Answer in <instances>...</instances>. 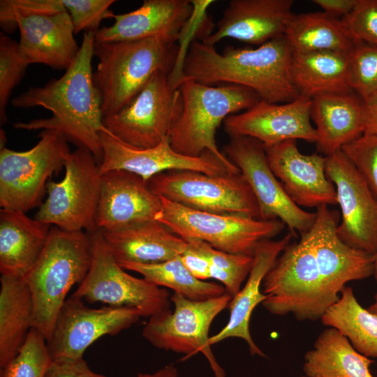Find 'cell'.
Instances as JSON below:
<instances>
[{
  "label": "cell",
  "mask_w": 377,
  "mask_h": 377,
  "mask_svg": "<svg viewBox=\"0 0 377 377\" xmlns=\"http://www.w3.org/2000/svg\"><path fill=\"white\" fill-rule=\"evenodd\" d=\"M232 296L227 293L205 300H192L173 293L174 310L167 309L149 317L142 328V337L153 346L184 354L201 353L207 360L215 377H226L209 344L211 325L228 307Z\"/></svg>",
  "instance_id": "30bf717a"
},
{
  "label": "cell",
  "mask_w": 377,
  "mask_h": 377,
  "mask_svg": "<svg viewBox=\"0 0 377 377\" xmlns=\"http://www.w3.org/2000/svg\"><path fill=\"white\" fill-rule=\"evenodd\" d=\"M51 228L25 212L1 209V275L24 278L41 254Z\"/></svg>",
  "instance_id": "83f0119b"
},
{
  "label": "cell",
  "mask_w": 377,
  "mask_h": 377,
  "mask_svg": "<svg viewBox=\"0 0 377 377\" xmlns=\"http://www.w3.org/2000/svg\"><path fill=\"white\" fill-rule=\"evenodd\" d=\"M95 32L84 34L74 62L61 77L43 87H30L13 98L11 105L19 108L42 107L52 114L50 118L17 122L14 128L56 131L78 148L91 151L100 163L103 157L100 133L110 132L103 123L102 100L93 80Z\"/></svg>",
  "instance_id": "6da1fadb"
},
{
  "label": "cell",
  "mask_w": 377,
  "mask_h": 377,
  "mask_svg": "<svg viewBox=\"0 0 377 377\" xmlns=\"http://www.w3.org/2000/svg\"><path fill=\"white\" fill-rule=\"evenodd\" d=\"M160 198L163 211L157 221L186 241L200 239L230 253L253 256L260 242L276 236L286 227L279 219L202 212Z\"/></svg>",
  "instance_id": "9c48e42d"
},
{
  "label": "cell",
  "mask_w": 377,
  "mask_h": 377,
  "mask_svg": "<svg viewBox=\"0 0 377 377\" xmlns=\"http://www.w3.org/2000/svg\"><path fill=\"white\" fill-rule=\"evenodd\" d=\"M348 54L338 52H293L292 82L300 96L353 91L348 82Z\"/></svg>",
  "instance_id": "f546056e"
},
{
  "label": "cell",
  "mask_w": 377,
  "mask_h": 377,
  "mask_svg": "<svg viewBox=\"0 0 377 377\" xmlns=\"http://www.w3.org/2000/svg\"><path fill=\"white\" fill-rule=\"evenodd\" d=\"M348 82L363 101L377 95V46L358 43L348 54Z\"/></svg>",
  "instance_id": "8d00e7d4"
},
{
  "label": "cell",
  "mask_w": 377,
  "mask_h": 377,
  "mask_svg": "<svg viewBox=\"0 0 377 377\" xmlns=\"http://www.w3.org/2000/svg\"><path fill=\"white\" fill-rule=\"evenodd\" d=\"M59 182L50 180L47 198L34 219L66 231L97 230L96 216L101 190L99 163L87 149L71 152Z\"/></svg>",
  "instance_id": "8fae6325"
},
{
  "label": "cell",
  "mask_w": 377,
  "mask_h": 377,
  "mask_svg": "<svg viewBox=\"0 0 377 377\" xmlns=\"http://www.w3.org/2000/svg\"><path fill=\"white\" fill-rule=\"evenodd\" d=\"M182 105L180 91L169 80V73H154L140 92L121 110L104 117L107 130L124 142L151 148L169 138Z\"/></svg>",
  "instance_id": "4fadbf2b"
},
{
  "label": "cell",
  "mask_w": 377,
  "mask_h": 377,
  "mask_svg": "<svg viewBox=\"0 0 377 377\" xmlns=\"http://www.w3.org/2000/svg\"><path fill=\"white\" fill-rule=\"evenodd\" d=\"M373 362L338 330L329 327L306 353L303 370L307 377H374L370 371Z\"/></svg>",
  "instance_id": "4dcf8cb0"
},
{
  "label": "cell",
  "mask_w": 377,
  "mask_h": 377,
  "mask_svg": "<svg viewBox=\"0 0 377 377\" xmlns=\"http://www.w3.org/2000/svg\"><path fill=\"white\" fill-rule=\"evenodd\" d=\"M68 13L74 33L82 31H96L101 22L111 18L114 14L110 7L114 0H61Z\"/></svg>",
  "instance_id": "b9f144b4"
},
{
  "label": "cell",
  "mask_w": 377,
  "mask_h": 377,
  "mask_svg": "<svg viewBox=\"0 0 377 377\" xmlns=\"http://www.w3.org/2000/svg\"><path fill=\"white\" fill-rule=\"evenodd\" d=\"M367 309L374 313H376L377 314V293H376L375 296H374V302L373 304H371L368 308Z\"/></svg>",
  "instance_id": "c3c4849f"
},
{
  "label": "cell",
  "mask_w": 377,
  "mask_h": 377,
  "mask_svg": "<svg viewBox=\"0 0 377 377\" xmlns=\"http://www.w3.org/2000/svg\"><path fill=\"white\" fill-rule=\"evenodd\" d=\"M100 136L103 149L99 163L101 175L110 170H125L147 182L158 174L172 170H193L212 175L231 172L209 151L198 157L177 153L172 148L169 138L156 147L145 149L129 145L110 133L101 132Z\"/></svg>",
  "instance_id": "e0dca14e"
},
{
  "label": "cell",
  "mask_w": 377,
  "mask_h": 377,
  "mask_svg": "<svg viewBox=\"0 0 377 377\" xmlns=\"http://www.w3.org/2000/svg\"><path fill=\"white\" fill-rule=\"evenodd\" d=\"M187 246L180 256L185 267L196 279L205 281L210 279V262L207 256L193 240H186Z\"/></svg>",
  "instance_id": "7bdbcfd3"
},
{
  "label": "cell",
  "mask_w": 377,
  "mask_h": 377,
  "mask_svg": "<svg viewBox=\"0 0 377 377\" xmlns=\"http://www.w3.org/2000/svg\"><path fill=\"white\" fill-rule=\"evenodd\" d=\"M264 147L272 171L297 205H337L335 186L325 173V156L302 154L295 140Z\"/></svg>",
  "instance_id": "ffe728a7"
},
{
  "label": "cell",
  "mask_w": 377,
  "mask_h": 377,
  "mask_svg": "<svg viewBox=\"0 0 377 377\" xmlns=\"http://www.w3.org/2000/svg\"><path fill=\"white\" fill-rule=\"evenodd\" d=\"M91 263L90 233L52 226L41 254L24 278L33 300V327L46 341L68 291L84 280Z\"/></svg>",
  "instance_id": "5b68a950"
},
{
  "label": "cell",
  "mask_w": 377,
  "mask_h": 377,
  "mask_svg": "<svg viewBox=\"0 0 377 377\" xmlns=\"http://www.w3.org/2000/svg\"><path fill=\"white\" fill-rule=\"evenodd\" d=\"M262 303L272 314H293L299 320L321 319L337 301L326 291L309 230L289 244L263 281Z\"/></svg>",
  "instance_id": "8992f818"
},
{
  "label": "cell",
  "mask_w": 377,
  "mask_h": 377,
  "mask_svg": "<svg viewBox=\"0 0 377 377\" xmlns=\"http://www.w3.org/2000/svg\"><path fill=\"white\" fill-rule=\"evenodd\" d=\"M162 211L161 198L140 176L119 170L101 175L97 230L114 231L157 221Z\"/></svg>",
  "instance_id": "44dd1931"
},
{
  "label": "cell",
  "mask_w": 377,
  "mask_h": 377,
  "mask_svg": "<svg viewBox=\"0 0 377 377\" xmlns=\"http://www.w3.org/2000/svg\"><path fill=\"white\" fill-rule=\"evenodd\" d=\"M188 240H193L209 258L210 279H216L222 283L226 293L232 297L235 296L249 274L253 256L220 251L200 239Z\"/></svg>",
  "instance_id": "e575fe53"
},
{
  "label": "cell",
  "mask_w": 377,
  "mask_h": 377,
  "mask_svg": "<svg viewBox=\"0 0 377 377\" xmlns=\"http://www.w3.org/2000/svg\"><path fill=\"white\" fill-rule=\"evenodd\" d=\"M224 152L251 186L259 207L260 219L280 220L294 237L311 228L316 212L304 210L288 197L272 171L260 142L250 137H232L224 147Z\"/></svg>",
  "instance_id": "5bb4252c"
},
{
  "label": "cell",
  "mask_w": 377,
  "mask_h": 377,
  "mask_svg": "<svg viewBox=\"0 0 377 377\" xmlns=\"http://www.w3.org/2000/svg\"><path fill=\"white\" fill-rule=\"evenodd\" d=\"M357 0H313L325 14L339 19L347 16L353 9Z\"/></svg>",
  "instance_id": "f6af8a7d"
},
{
  "label": "cell",
  "mask_w": 377,
  "mask_h": 377,
  "mask_svg": "<svg viewBox=\"0 0 377 377\" xmlns=\"http://www.w3.org/2000/svg\"><path fill=\"white\" fill-rule=\"evenodd\" d=\"M119 265L140 274L152 284L170 288L192 300H205L226 293L222 285L194 277L185 267L180 256L156 264L124 263Z\"/></svg>",
  "instance_id": "836d02e7"
},
{
  "label": "cell",
  "mask_w": 377,
  "mask_h": 377,
  "mask_svg": "<svg viewBox=\"0 0 377 377\" xmlns=\"http://www.w3.org/2000/svg\"><path fill=\"white\" fill-rule=\"evenodd\" d=\"M142 317L135 308H91L82 300L67 298L55 320L47 346L53 362L83 359L85 350L105 335L114 336Z\"/></svg>",
  "instance_id": "9a60e30c"
},
{
  "label": "cell",
  "mask_w": 377,
  "mask_h": 377,
  "mask_svg": "<svg viewBox=\"0 0 377 377\" xmlns=\"http://www.w3.org/2000/svg\"><path fill=\"white\" fill-rule=\"evenodd\" d=\"M193 11L189 0H145L135 10L113 14L114 22L95 32V42L138 40L166 37L178 40Z\"/></svg>",
  "instance_id": "cb8c5ba5"
},
{
  "label": "cell",
  "mask_w": 377,
  "mask_h": 377,
  "mask_svg": "<svg viewBox=\"0 0 377 377\" xmlns=\"http://www.w3.org/2000/svg\"><path fill=\"white\" fill-rule=\"evenodd\" d=\"M29 150L0 149V206L27 212L40 206L48 179L64 166L71 151L56 131L44 130Z\"/></svg>",
  "instance_id": "52a82bcc"
},
{
  "label": "cell",
  "mask_w": 377,
  "mask_h": 377,
  "mask_svg": "<svg viewBox=\"0 0 377 377\" xmlns=\"http://www.w3.org/2000/svg\"><path fill=\"white\" fill-rule=\"evenodd\" d=\"M363 100L353 91L332 93L311 99L310 117L316 147L325 156L364 134Z\"/></svg>",
  "instance_id": "484cf974"
},
{
  "label": "cell",
  "mask_w": 377,
  "mask_h": 377,
  "mask_svg": "<svg viewBox=\"0 0 377 377\" xmlns=\"http://www.w3.org/2000/svg\"><path fill=\"white\" fill-rule=\"evenodd\" d=\"M325 173L335 186L341 209L338 236L347 245L374 255L377 250V198L341 149L325 156Z\"/></svg>",
  "instance_id": "2e32d148"
},
{
  "label": "cell",
  "mask_w": 377,
  "mask_h": 377,
  "mask_svg": "<svg viewBox=\"0 0 377 377\" xmlns=\"http://www.w3.org/2000/svg\"><path fill=\"white\" fill-rule=\"evenodd\" d=\"M375 279L377 281V250L374 254V274Z\"/></svg>",
  "instance_id": "681fc988"
},
{
  "label": "cell",
  "mask_w": 377,
  "mask_h": 377,
  "mask_svg": "<svg viewBox=\"0 0 377 377\" xmlns=\"http://www.w3.org/2000/svg\"><path fill=\"white\" fill-rule=\"evenodd\" d=\"M29 64L20 54L18 42L0 35V121H7L6 108L13 89L20 82Z\"/></svg>",
  "instance_id": "74e56055"
},
{
  "label": "cell",
  "mask_w": 377,
  "mask_h": 377,
  "mask_svg": "<svg viewBox=\"0 0 377 377\" xmlns=\"http://www.w3.org/2000/svg\"><path fill=\"white\" fill-rule=\"evenodd\" d=\"M311 99L300 96L284 103L260 100L243 112L229 115L223 121L230 138H254L264 146L289 140L316 143V133L311 123Z\"/></svg>",
  "instance_id": "ac0fdd59"
},
{
  "label": "cell",
  "mask_w": 377,
  "mask_h": 377,
  "mask_svg": "<svg viewBox=\"0 0 377 377\" xmlns=\"http://www.w3.org/2000/svg\"><path fill=\"white\" fill-rule=\"evenodd\" d=\"M293 237H295L288 232L280 239H265L258 244L246 281L228 306L230 311L229 320L217 334L210 337L211 346L228 338H240L247 343L251 355L265 357L251 337L250 319L254 309L266 298L265 295L260 291V286L265 276L280 254L290 244Z\"/></svg>",
  "instance_id": "d4e9b609"
},
{
  "label": "cell",
  "mask_w": 377,
  "mask_h": 377,
  "mask_svg": "<svg viewBox=\"0 0 377 377\" xmlns=\"http://www.w3.org/2000/svg\"><path fill=\"white\" fill-rule=\"evenodd\" d=\"M15 20L20 30L19 52L29 65L42 64L65 71L72 65L80 47L67 11L16 15Z\"/></svg>",
  "instance_id": "603a6c76"
},
{
  "label": "cell",
  "mask_w": 377,
  "mask_h": 377,
  "mask_svg": "<svg viewBox=\"0 0 377 377\" xmlns=\"http://www.w3.org/2000/svg\"><path fill=\"white\" fill-rule=\"evenodd\" d=\"M293 52L284 36L256 48L226 46L222 53L194 40L184 58L182 80L238 84L253 90L261 100L290 102L300 96L290 77Z\"/></svg>",
  "instance_id": "7a4b0ae2"
},
{
  "label": "cell",
  "mask_w": 377,
  "mask_h": 377,
  "mask_svg": "<svg viewBox=\"0 0 377 377\" xmlns=\"http://www.w3.org/2000/svg\"><path fill=\"white\" fill-rule=\"evenodd\" d=\"M320 320L324 325L338 330L357 351L377 357V314L360 305L352 288L342 289L338 301Z\"/></svg>",
  "instance_id": "d6a6232c"
},
{
  "label": "cell",
  "mask_w": 377,
  "mask_h": 377,
  "mask_svg": "<svg viewBox=\"0 0 377 377\" xmlns=\"http://www.w3.org/2000/svg\"><path fill=\"white\" fill-rule=\"evenodd\" d=\"M101 232L119 264L163 263L180 256L187 246L186 240L157 221Z\"/></svg>",
  "instance_id": "4316f807"
},
{
  "label": "cell",
  "mask_w": 377,
  "mask_h": 377,
  "mask_svg": "<svg viewBox=\"0 0 377 377\" xmlns=\"http://www.w3.org/2000/svg\"><path fill=\"white\" fill-rule=\"evenodd\" d=\"M90 235V268L72 296L90 303L135 308L143 317L170 309V297L166 289L126 273L114 259L101 230Z\"/></svg>",
  "instance_id": "7c38bea8"
},
{
  "label": "cell",
  "mask_w": 377,
  "mask_h": 377,
  "mask_svg": "<svg viewBox=\"0 0 377 377\" xmlns=\"http://www.w3.org/2000/svg\"><path fill=\"white\" fill-rule=\"evenodd\" d=\"M157 195L190 209L260 219L253 191L241 172L212 175L193 170H172L147 181Z\"/></svg>",
  "instance_id": "ba28073f"
},
{
  "label": "cell",
  "mask_w": 377,
  "mask_h": 377,
  "mask_svg": "<svg viewBox=\"0 0 377 377\" xmlns=\"http://www.w3.org/2000/svg\"><path fill=\"white\" fill-rule=\"evenodd\" d=\"M300 377H307V376H300Z\"/></svg>",
  "instance_id": "f907efd6"
},
{
  "label": "cell",
  "mask_w": 377,
  "mask_h": 377,
  "mask_svg": "<svg viewBox=\"0 0 377 377\" xmlns=\"http://www.w3.org/2000/svg\"><path fill=\"white\" fill-rule=\"evenodd\" d=\"M339 219V212L321 205L316 208V219L309 230L323 285L337 300L348 282L374 274V255L347 245L338 236Z\"/></svg>",
  "instance_id": "d6986e66"
},
{
  "label": "cell",
  "mask_w": 377,
  "mask_h": 377,
  "mask_svg": "<svg viewBox=\"0 0 377 377\" xmlns=\"http://www.w3.org/2000/svg\"><path fill=\"white\" fill-rule=\"evenodd\" d=\"M341 150L362 175L377 198V135H365L346 145Z\"/></svg>",
  "instance_id": "f35d334b"
},
{
  "label": "cell",
  "mask_w": 377,
  "mask_h": 377,
  "mask_svg": "<svg viewBox=\"0 0 377 377\" xmlns=\"http://www.w3.org/2000/svg\"><path fill=\"white\" fill-rule=\"evenodd\" d=\"M45 377H106L92 371L84 359L52 362Z\"/></svg>",
  "instance_id": "ee69618b"
},
{
  "label": "cell",
  "mask_w": 377,
  "mask_h": 377,
  "mask_svg": "<svg viewBox=\"0 0 377 377\" xmlns=\"http://www.w3.org/2000/svg\"><path fill=\"white\" fill-rule=\"evenodd\" d=\"M284 36L295 52H338L349 54L357 44L342 19L323 12L293 13Z\"/></svg>",
  "instance_id": "1f68e13d"
},
{
  "label": "cell",
  "mask_w": 377,
  "mask_h": 377,
  "mask_svg": "<svg viewBox=\"0 0 377 377\" xmlns=\"http://www.w3.org/2000/svg\"><path fill=\"white\" fill-rule=\"evenodd\" d=\"M0 367L18 353L33 327L34 304L24 278H0Z\"/></svg>",
  "instance_id": "f1b7e54d"
},
{
  "label": "cell",
  "mask_w": 377,
  "mask_h": 377,
  "mask_svg": "<svg viewBox=\"0 0 377 377\" xmlns=\"http://www.w3.org/2000/svg\"><path fill=\"white\" fill-rule=\"evenodd\" d=\"M342 20L356 43L377 46V0H357L352 11Z\"/></svg>",
  "instance_id": "ab89813d"
},
{
  "label": "cell",
  "mask_w": 377,
  "mask_h": 377,
  "mask_svg": "<svg viewBox=\"0 0 377 377\" xmlns=\"http://www.w3.org/2000/svg\"><path fill=\"white\" fill-rule=\"evenodd\" d=\"M52 362L46 339L32 327L17 355L1 369L0 377H45Z\"/></svg>",
  "instance_id": "d590c367"
},
{
  "label": "cell",
  "mask_w": 377,
  "mask_h": 377,
  "mask_svg": "<svg viewBox=\"0 0 377 377\" xmlns=\"http://www.w3.org/2000/svg\"><path fill=\"white\" fill-rule=\"evenodd\" d=\"M363 103L364 134L377 135V95Z\"/></svg>",
  "instance_id": "bcb514c9"
},
{
  "label": "cell",
  "mask_w": 377,
  "mask_h": 377,
  "mask_svg": "<svg viewBox=\"0 0 377 377\" xmlns=\"http://www.w3.org/2000/svg\"><path fill=\"white\" fill-rule=\"evenodd\" d=\"M293 0H231L217 28L202 42L215 45L226 38L261 45L284 36Z\"/></svg>",
  "instance_id": "7402d4cb"
},
{
  "label": "cell",
  "mask_w": 377,
  "mask_h": 377,
  "mask_svg": "<svg viewBox=\"0 0 377 377\" xmlns=\"http://www.w3.org/2000/svg\"><path fill=\"white\" fill-rule=\"evenodd\" d=\"M177 89L182 105L169 136L172 148L191 157L209 151L230 172H240L219 149L216 130L229 115L248 110L259 102L260 97L248 87L233 84L215 87L184 80Z\"/></svg>",
  "instance_id": "3957f363"
},
{
  "label": "cell",
  "mask_w": 377,
  "mask_h": 377,
  "mask_svg": "<svg viewBox=\"0 0 377 377\" xmlns=\"http://www.w3.org/2000/svg\"><path fill=\"white\" fill-rule=\"evenodd\" d=\"M177 40L153 37L138 40L95 42L98 63L94 83L102 100L104 117L126 105L158 71L170 73L176 61Z\"/></svg>",
  "instance_id": "277c9868"
},
{
  "label": "cell",
  "mask_w": 377,
  "mask_h": 377,
  "mask_svg": "<svg viewBox=\"0 0 377 377\" xmlns=\"http://www.w3.org/2000/svg\"><path fill=\"white\" fill-rule=\"evenodd\" d=\"M136 377H178V370L174 364H167L153 373L138 374Z\"/></svg>",
  "instance_id": "7dc6e473"
},
{
  "label": "cell",
  "mask_w": 377,
  "mask_h": 377,
  "mask_svg": "<svg viewBox=\"0 0 377 377\" xmlns=\"http://www.w3.org/2000/svg\"><path fill=\"white\" fill-rule=\"evenodd\" d=\"M67 11L61 0H1L0 27L8 34L18 29L16 15L53 14Z\"/></svg>",
  "instance_id": "60d3db41"
}]
</instances>
